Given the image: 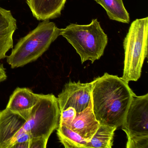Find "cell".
Returning a JSON list of instances; mask_svg holds the SVG:
<instances>
[{"instance_id": "3957f363", "label": "cell", "mask_w": 148, "mask_h": 148, "mask_svg": "<svg viewBox=\"0 0 148 148\" xmlns=\"http://www.w3.org/2000/svg\"><path fill=\"white\" fill-rule=\"evenodd\" d=\"M60 35V29L55 23L49 20L43 21L18 41L11 54L7 56V62L14 69L36 61Z\"/></svg>"}, {"instance_id": "9c48e42d", "label": "cell", "mask_w": 148, "mask_h": 148, "mask_svg": "<svg viewBox=\"0 0 148 148\" xmlns=\"http://www.w3.org/2000/svg\"><path fill=\"white\" fill-rule=\"evenodd\" d=\"M100 125L92 108V100L88 107L79 113L72 123L71 129L90 142Z\"/></svg>"}, {"instance_id": "ac0fdd59", "label": "cell", "mask_w": 148, "mask_h": 148, "mask_svg": "<svg viewBox=\"0 0 148 148\" xmlns=\"http://www.w3.org/2000/svg\"><path fill=\"white\" fill-rule=\"evenodd\" d=\"M7 78L5 70L3 65L0 64V83L5 81Z\"/></svg>"}, {"instance_id": "7c38bea8", "label": "cell", "mask_w": 148, "mask_h": 148, "mask_svg": "<svg viewBox=\"0 0 148 148\" xmlns=\"http://www.w3.org/2000/svg\"><path fill=\"white\" fill-rule=\"evenodd\" d=\"M95 1L104 8L110 19L126 24L130 23V15L125 8L123 0Z\"/></svg>"}, {"instance_id": "2e32d148", "label": "cell", "mask_w": 148, "mask_h": 148, "mask_svg": "<svg viewBox=\"0 0 148 148\" xmlns=\"http://www.w3.org/2000/svg\"><path fill=\"white\" fill-rule=\"evenodd\" d=\"M127 148H148V137L127 138Z\"/></svg>"}, {"instance_id": "5b68a950", "label": "cell", "mask_w": 148, "mask_h": 148, "mask_svg": "<svg viewBox=\"0 0 148 148\" xmlns=\"http://www.w3.org/2000/svg\"><path fill=\"white\" fill-rule=\"evenodd\" d=\"M148 18L132 23L123 41L125 51L122 78L129 83L141 77L142 67L148 55Z\"/></svg>"}, {"instance_id": "30bf717a", "label": "cell", "mask_w": 148, "mask_h": 148, "mask_svg": "<svg viewBox=\"0 0 148 148\" xmlns=\"http://www.w3.org/2000/svg\"><path fill=\"white\" fill-rule=\"evenodd\" d=\"M67 0H26L33 15L39 21L53 19L61 15Z\"/></svg>"}, {"instance_id": "8992f818", "label": "cell", "mask_w": 148, "mask_h": 148, "mask_svg": "<svg viewBox=\"0 0 148 148\" xmlns=\"http://www.w3.org/2000/svg\"><path fill=\"white\" fill-rule=\"evenodd\" d=\"M122 129L127 138L148 137V94L134 95Z\"/></svg>"}, {"instance_id": "6da1fadb", "label": "cell", "mask_w": 148, "mask_h": 148, "mask_svg": "<svg viewBox=\"0 0 148 148\" xmlns=\"http://www.w3.org/2000/svg\"><path fill=\"white\" fill-rule=\"evenodd\" d=\"M60 111L58 97L42 94L31 109L14 112L0 111V148H13L16 144L41 138L48 141L58 127Z\"/></svg>"}, {"instance_id": "4fadbf2b", "label": "cell", "mask_w": 148, "mask_h": 148, "mask_svg": "<svg viewBox=\"0 0 148 148\" xmlns=\"http://www.w3.org/2000/svg\"><path fill=\"white\" fill-rule=\"evenodd\" d=\"M117 128L100 124L86 148H111L113 145L114 132Z\"/></svg>"}, {"instance_id": "d6986e66", "label": "cell", "mask_w": 148, "mask_h": 148, "mask_svg": "<svg viewBox=\"0 0 148 148\" xmlns=\"http://www.w3.org/2000/svg\"></svg>"}, {"instance_id": "9a60e30c", "label": "cell", "mask_w": 148, "mask_h": 148, "mask_svg": "<svg viewBox=\"0 0 148 148\" xmlns=\"http://www.w3.org/2000/svg\"><path fill=\"white\" fill-rule=\"evenodd\" d=\"M77 112L74 108L69 107L64 110L60 112L59 125H64L71 129L72 123L75 119Z\"/></svg>"}, {"instance_id": "5bb4252c", "label": "cell", "mask_w": 148, "mask_h": 148, "mask_svg": "<svg viewBox=\"0 0 148 148\" xmlns=\"http://www.w3.org/2000/svg\"><path fill=\"white\" fill-rule=\"evenodd\" d=\"M57 134L59 142L66 148H86L87 141L79 134L64 125H59Z\"/></svg>"}, {"instance_id": "7a4b0ae2", "label": "cell", "mask_w": 148, "mask_h": 148, "mask_svg": "<svg viewBox=\"0 0 148 148\" xmlns=\"http://www.w3.org/2000/svg\"><path fill=\"white\" fill-rule=\"evenodd\" d=\"M92 84V104L96 119L100 124L117 129L123 124L135 93L122 78L106 73Z\"/></svg>"}, {"instance_id": "277c9868", "label": "cell", "mask_w": 148, "mask_h": 148, "mask_svg": "<svg viewBox=\"0 0 148 148\" xmlns=\"http://www.w3.org/2000/svg\"><path fill=\"white\" fill-rule=\"evenodd\" d=\"M60 35L65 38L80 56L81 63L90 60L92 63L103 56L108 43V37L97 19L89 25L71 24L60 29Z\"/></svg>"}, {"instance_id": "e0dca14e", "label": "cell", "mask_w": 148, "mask_h": 148, "mask_svg": "<svg viewBox=\"0 0 148 148\" xmlns=\"http://www.w3.org/2000/svg\"><path fill=\"white\" fill-rule=\"evenodd\" d=\"M48 141L41 138H33L29 140V148H46Z\"/></svg>"}, {"instance_id": "8fae6325", "label": "cell", "mask_w": 148, "mask_h": 148, "mask_svg": "<svg viewBox=\"0 0 148 148\" xmlns=\"http://www.w3.org/2000/svg\"><path fill=\"white\" fill-rule=\"evenodd\" d=\"M41 96L29 88L17 87L10 96L6 108L14 112L29 110L37 103Z\"/></svg>"}, {"instance_id": "ba28073f", "label": "cell", "mask_w": 148, "mask_h": 148, "mask_svg": "<svg viewBox=\"0 0 148 148\" xmlns=\"http://www.w3.org/2000/svg\"><path fill=\"white\" fill-rule=\"evenodd\" d=\"M17 28V21L11 11L0 7V60L13 48V36Z\"/></svg>"}, {"instance_id": "52a82bcc", "label": "cell", "mask_w": 148, "mask_h": 148, "mask_svg": "<svg viewBox=\"0 0 148 148\" xmlns=\"http://www.w3.org/2000/svg\"><path fill=\"white\" fill-rule=\"evenodd\" d=\"M92 86V82L70 81L66 84L58 97L60 111L71 107L78 113L86 109L91 101Z\"/></svg>"}]
</instances>
